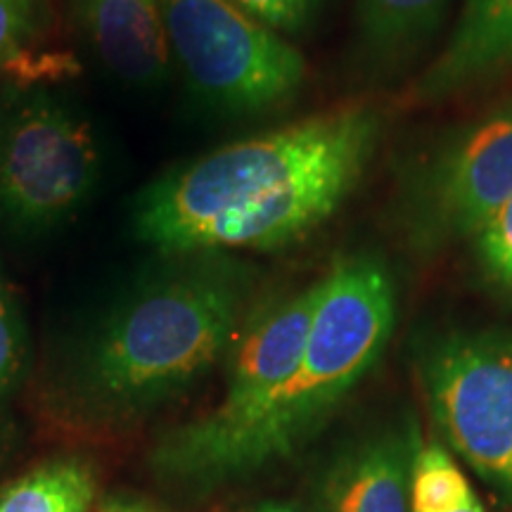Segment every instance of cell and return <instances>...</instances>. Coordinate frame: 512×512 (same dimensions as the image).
Wrapping results in <instances>:
<instances>
[{
	"label": "cell",
	"instance_id": "obj_1",
	"mask_svg": "<svg viewBox=\"0 0 512 512\" xmlns=\"http://www.w3.org/2000/svg\"><path fill=\"white\" fill-rule=\"evenodd\" d=\"M380 133V112L354 105L219 147L140 195L138 238L174 256L290 247L351 195Z\"/></svg>",
	"mask_w": 512,
	"mask_h": 512
},
{
	"label": "cell",
	"instance_id": "obj_2",
	"mask_svg": "<svg viewBox=\"0 0 512 512\" xmlns=\"http://www.w3.org/2000/svg\"><path fill=\"white\" fill-rule=\"evenodd\" d=\"M249 278L226 261H197L133 292L93 332L76 392L95 413L138 415L192 387L245 320Z\"/></svg>",
	"mask_w": 512,
	"mask_h": 512
},
{
	"label": "cell",
	"instance_id": "obj_3",
	"mask_svg": "<svg viewBox=\"0 0 512 512\" xmlns=\"http://www.w3.org/2000/svg\"><path fill=\"white\" fill-rule=\"evenodd\" d=\"M396 323V290L377 254L337 256L318 280V299L297 368L266 413L226 453L209 486L292 458L328 425L377 366Z\"/></svg>",
	"mask_w": 512,
	"mask_h": 512
},
{
	"label": "cell",
	"instance_id": "obj_4",
	"mask_svg": "<svg viewBox=\"0 0 512 512\" xmlns=\"http://www.w3.org/2000/svg\"><path fill=\"white\" fill-rule=\"evenodd\" d=\"M318 280L259 306L242 328L221 401L159 441L152 465L171 482L209 489L211 475L254 422L266 413L302 358Z\"/></svg>",
	"mask_w": 512,
	"mask_h": 512
},
{
	"label": "cell",
	"instance_id": "obj_5",
	"mask_svg": "<svg viewBox=\"0 0 512 512\" xmlns=\"http://www.w3.org/2000/svg\"><path fill=\"white\" fill-rule=\"evenodd\" d=\"M157 3L171 55L209 105L261 114L302 91L304 55L233 0Z\"/></svg>",
	"mask_w": 512,
	"mask_h": 512
},
{
	"label": "cell",
	"instance_id": "obj_6",
	"mask_svg": "<svg viewBox=\"0 0 512 512\" xmlns=\"http://www.w3.org/2000/svg\"><path fill=\"white\" fill-rule=\"evenodd\" d=\"M446 444L512 503V332L451 330L420 354Z\"/></svg>",
	"mask_w": 512,
	"mask_h": 512
},
{
	"label": "cell",
	"instance_id": "obj_7",
	"mask_svg": "<svg viewBox=\"0 0 512 512\" xmlns=\"http://www.w3.org/2000/svg\"><path fill=\"white\" fill-rule=\"evenodd\" d=\"M98 174L91 126L57 102H29L0 133V209L17 226L48 228L72 216Z\"/></svg>",
	"mask_w": 512,
	"mask_h": 512
},
{
	"label": "cell",
	"instance_id": "obj_8",
	"mask_svg": "<svg viewBox=\"0 0 512 512\" xmlns=\"http://www.w3.org/2000/svg\"><path fill=\"white\" fill-rule=\"evenodd\" d=\"M512 195V107L477 121L427 164L408 202L418 247L475 238Z\"/></svg>",
	"mask_w": 512,
	"mask_h": 512
},
{
	"label": "cell",
	"instance_id": "obj_9",
	"mask_svg": "<svg viewBox=\"0 0 512 512\" xmlns=\"http://www.w3.org/2000/svg\"><path fill=\"white\" fill-rule=\"evenodd\" d=\"M422 448L413 420L389 422L339 448L318 484L320 512H411L415 460Z\"/></svg>",
	"mask_w": 512,
	"mask_h": 512
},
{
	"label": "cell",
	"instance_id": "obj_10",
	"mask_svg": "<svg viewBox=\"0 0 512 512\" xmlns=\"http://www.w3.org/2000/svg\"><path fill=\"white\" fill-rule=\"evenodd\" d=\"M512 67V0H465L451 38L420 79L411 100L441 102Z\"/></svg>",
	"mask_w": 512,
	"mask_h": 512
},
{
	"label": "cell",
	"instance_id": "obj_11",
	"mask_svg": "<svg viewBox=\"0 0 512 512\" xmlns=\"http://www.w3.org/2000/svg\"><path fill=\"white\" fill-rule=\"evenodd\" d=\"M76 22L114 76L155 86L169 69V41L157 0H72Z\"/></svg>",
	"mask_w": 512,
	"mask_h": 512
},
{
	"label": "cell",
	"instance_id": "obj_12",
	"mask_svg": "<svg viewBox=\"0 0 512 512\" xmlns=\"http://www.w3.org/2000/svg\"><path fill=\"white\" fill-rule=\"evenodd\" d=\"M451 0H358V36L375 67L406 62L430 41Z\"/></svg>",
	"mask_w": 512,
	"mask_h": 512
},
{
	"label": "cell",
	"instance_id": "obj_13",
	"mask_svg": "<svg viewBox=\"0 0 512 512\" xmlns=\"http://www.w3.org/2000/svg\"><path fill=\"white\" fill-rule=\"evenodd\" d=\"M95 496L91 467L76 458L53 460L0 494V512H88Z\"/></svg>",
	"mask_w": 512,
	"mask_h": 512
},
{
	"label": "cell",
	"instance_id": "obj_14",
	"mask_svg": "<svg viewBox=\"0 0 512 512\" xmlns=\"http://www.w3.org/2000/svg\"><path fill=\"white\" fill-rule=\"evenodd\" d=\"M411 512H484L456 460L441 441L422 444L411 484Z\"/></svg>",
	"mask_w": 512,
	"mask_h": 512
},
{
	"label": "cell",
	"instance_id": "obj_15",
	"mask_svg": "<svg viewBox=\"0 0 512 512\" xmlns=\"http://www.w3.org/2000/svg\"><path fill=\"white\" fill-rule=\"evenodd\" d=\"M475 256L489 283L512 299V195L501 209L477 230Z\"/></svg>",
	"mask_w": 512,
	"mask_h": 512
},
{
	"label": "cell",
	"instance_id": "obj_16",
	"mask_svg": "<svg viewBox=\"0 0 512 512\" xmlns=\"http://www.w3.org/2000/svg\"><path fill=\"white\" fill-rule=\"evenodd\" d=\"M233 3L278 34H297L309 27L325 0H233Z\"/></svg>",
	"mask_w": 512,
	"mask_h": 512
},
{
	"label": "cell",
	"instance_id": "obj_17",
	"mask_svg": "<svg viewBox=\"0 0 512 512\" xmlns=\"http://www.w3.org/2000/svg\"><path fill=\"white\" fill-rule=\"evenodd\" d=\"M19 368H22V330H19L12 294L0 278V411L15 387Z\"/></svg>",
	"mask_w": 512,
	"mask_h": 512
},
{
	"label": "cell",
	"instance_id": "obj_18",
	"mask_svg": "<svg viewBox=\"0 0 512 512\" xmlns=\"http://www.w3.org/2000/svg\"><path fill=\"white\" fill-rule=\"evenodd\" d=\"M41 15L43 0H0V62L15 60L36 34Z\"/></svg>",
	"mask_w": 512,
	"mask_h": 512
},
{
	"label": "cell",
	"instance_id": "obj_19",
	"mask_svg": "<svg viewBox=\"0 0 512 512\" xmlns=\"http://www.w3.org/2000/svg\"><path fill=\"white\" fill-rule=\"evenodd\" d=\"M240 512H304V510L287 501H261V503L249 505V508H242Z\"/></svg>",
	"mask_w": 512,
	"mask_h": 512
},
{
	"label": "cell",
	"instance_id": "obj_20",
	"mask_svg": "<svg viewBox=\"0 0 512 512\" xmlns=\"http://www.w3.org/2000/svg\"><path fill=\"white\" fill-rule=\"evenodd\" d=\"M102 512H157V510L138 501H112L102 508Z\"/></svg>",
	"mask_w": 512,
	"mask_h": 512
}]
</instances>
